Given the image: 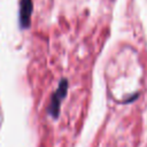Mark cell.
Masks as SVG:
<instances>
[{"mask_svg":"<svg viewBox=\"0 0 147 147\" xmlns=\"http://www.w3.org/2000/svg\"><path fill=\"white\" fill-rule=\"evenodd\" d=\"M68 88H69L68 79L61 78L59 82L57 88L51 95V100H49V103L47 107V114L54 119L59 118L60 109H61V102H62V100L65 99V96L68 94Z\"/></svg>","mask_w":147,"mask_h":147,"instance_id":"obj_1","label":"cell"},{"mask_svg":"<svg viewBox=\"0 0 147 147\" xmlns=\"http://www.w3.org/2000/svg\"><path fill=\"white\" fill-rule=\"evenodd\" d=\"M32 11H33L32 0H20L18 2V26L21 30L30 29Z\"/></svg>","mask_w":147,"mask_h":147,"instance_id":"obj_2","label":"cell"}]
</instances>
